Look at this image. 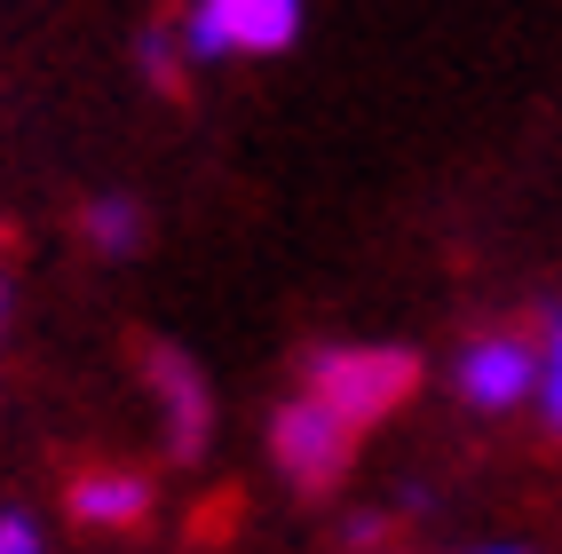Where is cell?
<instances>
[{
	"mask_svg": "<svg viewBox=\"0 0 562 554\" xmlns=\"http://www.w3.org/2000/svg\"><path fill=\"white\" fill-rule=\"evenodd\" d=\"M302 388L317 404H333L349 428H372L420 388V357L412 349H349V341L341 349H310L302 357Z\"/></svg>",
	"mask_w": 562,
	"mask_h": 554,
	"instance_id": "1",
	"label": "cell"
},
{
	"mask_svg": "<svg viewBox=\"0 0 562 554\" xmlns=\"http://www.w3.org/2000/svg\"><path fill=\"white\" fill-rule=\"evenodd\" d=\"M302 41V0H199L182 16V56L231 64V56H285Z\"/></svg>",
	"mask_w": 562,
	"mask_h": 554,
	"instance_id": "2",
	"label": "cell"
},
{
	"mask_svg": "<svg viewBox=\"0 0 562 554\" xmlns=\"http://www.w3.org/2000/svg\"><path fill=\"white\" fill-rule=\"evenodd\" d=\"M270 452H278V475L302 499H325L349 475V460H357V428L333 412V404L293 396V404H278V420H270Z\"/></svg>",
	"mask_w": 562,
	"mask_h": 554,
	"instance_id": "3",
	"label": "cell"
},
{
	"mask_svg": "<svg viewBox=\"0 0 562 554\" xmlns=\"http://www.w3.org/2000/svg\"><path fill=\"white\" fill-rule=\"evenodd\" d=\"M135 364L151 381L159 412H167V460L175 467H199L206 460V436H214V396H206V373L175 341H135Z\"/></svg>",
	"mask_w": 562,
	"mask_h": 554,
	"instance_id": "4",
	"label": "cell"
},
{
	"mask_svg": "<svg viewBox=\"0 0 562 554\" xmlns=\"http://www.w3.org/2000/svg\"><path fill=\"white\" fill-rule=\"evenodd\" d=\"M452 381H460V396L475 412H507V404H522L539 388V357H531V341H515V332H483V341L460 349Z\"/></svg>",
	"mask_w": 562,
	"mask_h": 554,
	"instance_id": "5",
	"label": "cell"
},
{
	"mask_svg": "<svg viewBox=\"0 0 562 554\" xmlns=\"http://www.w3.org/2000/svg\"><path fill=\"white\" fill-rule=\"evenodd\" d=\"M64 507H71V523H88V531H143L151 523V484H143L135 467H80L64 484Z\"/></svg>",
	"mask_w": 562,
	"mask_h": 554,
	"instance_id": "6",
	"label": "cell"
},
{
	"mask_svg": "<svg viewBox=\"0 0 562 554\" xmlns=\"http://www.w3.org/2000/svg\"><path fill=\"white\" fill-rule=\"evenodd\" d=\"M80 238H88L95 253H111V262H120V253H135V246H143V206H135L127 191L88 199V206H80Z\"/></svg>",
	"mask_w": 562,
	"mask_h": 554,
	"instance_id": "7",
	"label": "cell"
},
{
	"mask_svg": "<svg viewBox=\"0 0 562 554\" xmlns=\"http://www.w3.org/2000/svg\"><path fill=\"white\" fill-rule=\"evenodd\" d=\"M539 332H547V357H539V412H547V428L562 436V302H539Z\"/></svg>",
	"mask_w": 562,
	"mask_h": 554,
	"instance_id": "8",
	"label": "cell"
},
{
	"mask_svg": "<svg viewBox=\"0 0 562 554\" xmlns=\"http://www.w3.org/2000/svg\"><path fill=\"white\" fill-rule=\"evenodd\" d=\"M135 56H143V71H151V88H159V95H182V56H175V41H167L159 24L135 41Z\"/></svg>",
	"mask_w": 562,
	"mask_h": 554,
	"instance_id": "9",
	"label": "cell"
},
{
	"mask_svg": "<svg viewBox=\"0 0 562 554\" xmlns=\"http://www.w3.org/2000/svg\"><path fill=\"white\" fill-rule=\"evenodd\" d=\"M0 554H41V523H32V515H0Z\"/></svg>",
	"mask_w": 562,
	"mask_h": 554,
	"instance_id": "10",
	"label": "cell"
},
{
	"mask_svg": "<svg viewBox=\"0 0 562 554\" xmlns=\"http://www.w3.org/2000/svg\"><path fill=\"white\" fill-rule=\"evenodd\" d=\"M389 531V515H349V546H381Z\"/></svg>",
	"mask_w": 562,
	"mask_h": 554,
	"instance_id": "11",
	"label": "cell"
},
{
	"mask_svg": "<svg viewBox=\"0 0 562 554\" xmlns=\"http://www.w3.org/2000/svg\"><path fill=\"white\" fill-rule=\"evenodd\" d=\"M0 325H9V270H0Z\"/></svg>",
	"mask_w": 562,
	"mask_h": 554,
	"instance_id": "12",
	"label": "cell"
},
{
	"mask_svg": "<svg viewBox=\"0 0 562 554\" xmlns=\"http://www.w3.org/2000/svg\"><path fill=\"white\" fill-rule=\"evenodd\" d=\"M483 554H515V546H483Z\"/></svg>",
	"mask_w": 562,
	"mask_h": 554,
	"instance_id": "13",
	"label": "cell"
}]
</instances>
